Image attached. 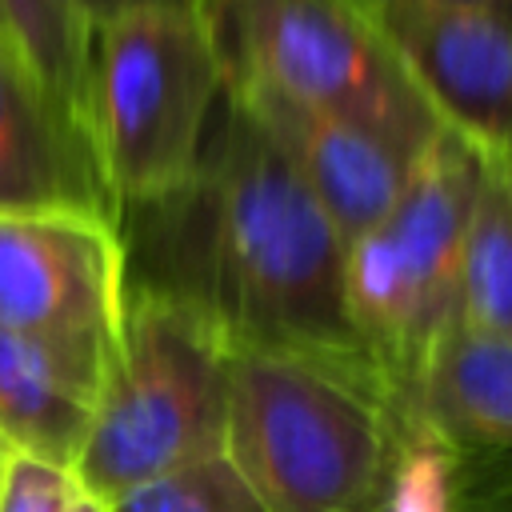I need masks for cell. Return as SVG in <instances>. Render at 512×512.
I'll return each instance as SVG.
<instances>
[{"label":"cell","mask_w":512,"mask_h":512,"mask_svg":"<svg viewBox=\"0 0 512 512\" xmlns=\"http://www.w3.org/2000/svg\"><path fill=\"white\" fill-rule=\"evenodd\" d=\"M112 348L32 340L0 328V440L12 452L68 468L96 420Z\"/></svg>","instance_id":"11"},{"label":"cell","mask_w":512,"mask_h":512,"mask_svg":"<svg viewBox=\"0 0 512 512\" xmlns=\"http://www.w3.org/2000/svg\"><path fill=\"white\" fill-rule=\"evenodd\" d=\"M456 324L512 340V160L484 156V180L460 244Z\"/></svg>","instance_id":"13"},{"label":"cell","mask_w":512,"mask_h":512,"mask_svg":"<svg viewBox=\"0 0 512 512\" xmlns=\"http://www.w3.org/2000/svg\"><path fill=\"white\" fill-rule=\"evenodd\" d=\"M80 484L68 468L44 464L24 452H4L0 512H68Z\"/></svg>","instance_id":"16"},{"label":"cell","mask_w":512,"mask_h":512,"mask_svg":"<svg viewBox=\"0 0 512 512\" xmlns=\"http://www.w3.org/2000/svg\"><path fill=\"white\" fill-rule=\"evenodd\" d=\"M0 212H84L120 224L84 116L0 40Z\"/></svg>","instance_id":"10"},{"label":"cell","mask_w":512,"mask_h":512,"mask_svg":"<svg viewBox=\"0 0 512 512\" xmlns=\"http://www.w3.org/2000/svg\"><path fill=\"white\" fill-rule=\"evenodd\" d=\"M228 360L232 344L200 304L128 280L76 484L120 504L152 480L224 456Z\"/></svg>","instance_id":"3"},{"label":"cell","mask_w":512,"mask_h":512,"mask_svg":"<svg viewBox=\"0 0 512 512\" xmlns=\"http://www.w3.org/2000/svg\"><path fill=\"white\" fill-rule=\"evenodd\" d=\"M72 4H76V16L84 20V32H88L104 20L136 12V8H164V4H192V0H72Z\"/></svg>","instance_id":"18"},{"label":"cell","mask_w":512,"mask_h":512,"mask_svg":"<svg viewBox=\"0 0 512 512\" xmlns=\"http://www.w3.org/2000/svg\"><path fill=\"white\" fill-rule=\"evenodd\" d=\"M364 12L436 120L512 160V0H368Z\"/></svg>","instance_id":"8"},{"label":"cell","mask_w":512,"mask_h":512,"mask_svg":"<svg viewBox=\"0 0 512 512\" xmlns=\"http://www.w3.org/2000/svg\"><path fill=\"white\" fill-rule=\"evenodd\" d=\"M0 40H12V44H16V36H12V28H8V16H4V8H0Z\"/></svg>","instance_id":"20"},{"label":"cell","mask_w":512,"mask_h":512,"mask_svg":"<svg viewBox=\"0 0 512 512\" xmlns=\"http://www.w3.org/2000/svg\"><path fill=\"white\" fill-rule=\"evenodd\" d=\"M416 416L448 448L512 452V340L452 324L420 380Z\"/></svg>","instance_id":"12"},{"label":"cell","mask_w":512,"mask_h":512,"mask_svg":"<svg viewBox=\"0 0 512 512\" xmlns=\"http://www.w3.org/2000/svg\"><path fill=\"white\" fill-rule=\"evenodd\" d=\"M220 96L268 136V144L336 224L344 244L368 232L404 196L424 152L440 136H416L392 124L308 108L252 88H232Z\"/></svg>","instance_id":"9"},{"label":"cell","mask_w":512,"mask_h":512,"mask_svg":"<svg viewBox=\"0 0 512 512\" xmlns=\"http://www.w3.org/2000/svg\"><path fill=\"white\" fill-rule=\"evenodd\" d=\"M116 512H264L224 456L128 492Z\"/></svg>","instance_id":"15"},{"label":"cell","mask_w":512,"mask_h":512,"mask_svg":"<svg viewBox=\"0 0 512 512\" xmlns=\"http://www.w3.org/2000/svg\"><path fill=\"white\" fill-rule=\"evenodd\" d=\"M460 448L440 444L436 436L416 452L412 472L400 488V496L392 500L388 512H464V488H460Z\"/></svg>","instance_id":"17"},{"label":"cell","mask_w":512,"mask_h":512,"mask_svg":"<svg viewBox=\"0 0 512 512\" xmlns=\"http://www.w3.org/2000/svg\"><path fill=\"white\" fill-rule=\"evenodd\" d=\"M428 440L364 360L232 348L224 460L264 512H388Z\"/></svg>","instance_id":"2"},{"label":"cell","mask_w":512,"mask_h":512,"mask_svg":"<svg viewBox=\"0 0 512 512\" xmlns=\"http://www.w3.org/2000/svg\"><path fill=\"white\" fill-rule=\"evenodd\" d=\"M120 232L128 280L200 304L232 348L372 364L344 312V236L236 104L196 176Z\"/></svg>","instance_id":"1"},{"label":"cell","mask_w":512,"mask_h":512,"mask_svg":"<svg viewBox=\"0 0 512 512\" xmlns=\"http://www.w3.org/2000/svg\"><path fill=\"white\" fill-rule=\"evenodd\" d=\"M356 4H368V0H356Z\"/></svg>","instance_id":"22"},{"label":"cell","mask_w":512,"mask_h":512,"mask_svg":"<svg viewBox=\"0 0 512 512\" xmlns=\"http://www.w3.org/2000/svg\"><path fill=\"white\" fill-rule=\"evenodd\" d=\"M4 452H8V448H4V440H0V476H4Z\"/></svg>","instance_id":"21"},{"label":"cell","mask_w":512,"mask_h":512,"mask_svg":"<svg viewBox=\"0 0 512 512\" xmlns=\"http://www.w3.org/2000/svg\"><path fill=\"white\" fill-rule=\"evenodd\" d=\"M480 180L484 156L444 128L404 196L344 248L348 324L412 416L428 360L456 324L460 244Z\"/></svg>","instance_id":"5"},{"label":"cell","mask_w":512,"mask_h":512,"mask_svg":"<svg viewBox=\"0 0 512 512\" xmlns=\"http://www.w3.org/2000/svg\"><path fill=\"white\" fill-rule=\"evenodd\" d=\"M196 12L224 92H272L416 136L444 132L356 0H196Z\"/></svg>","instance_id":"6"},{"label":"cell","mask_w":512,"mask_h":512,"mask_svg":"<svg viewBox=\"0 0 512 512\" xmlns=\"http://www.w3.org/2000/svg\"><path fill=\"white\" fill-rule=\"evenodd\" d=\"M68 512H116V504H108V500H100V496H92V492H84V488H80Z\"/></svg>","instance_id":"19"},{"label":"cell","mask_w":512,"mask_h":512,"mask_svg":"<svg viewBox=\"0 0 512 512\" xmlns=\"http://www.w3.org/2000/svg\"><path fill=\"white\" fill-rule=\"evenodd\" d=\"M128 288L124 232L84 212H0V328L116 348Z\"/></svg>","instance_id":"7"},{"label":"cell","mask_w":512,"mask_h":512,"mask_svg":"<svg viewBox=\"0 0 512 512\" xmlns=\"http://www.w3.org/2000/svg\"><path fill=\"white\" fill-rule=\"evenodd\" d=\"M16 48L28 64L56 88L80 116H84V20L76 16L72 0H0Z\"/></svg>","instance_id":"14"},{"label":"cell","mask_w":512,"mask_h":512,"mask_svg":"<svg viewBox=\"0 0 512 512\" xmlns=\"http://www.w3.org/2000/svg\"><path fill=\"white\" fill-rule=\"evenodd\" d=\"M220 92L196 0L136 8L88 28L84 128L120 216L176 196L196 176Z\"/></svg>","instance_id":"4"}]
</instances>
